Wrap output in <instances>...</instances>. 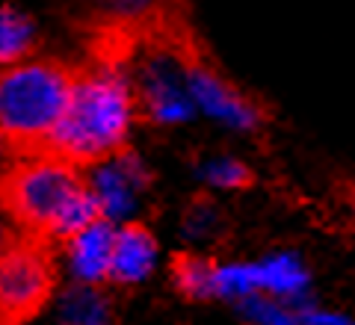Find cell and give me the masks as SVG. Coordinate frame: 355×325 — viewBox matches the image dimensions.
I'll use <instances>...</instances> for the list:
<instances>
[{"label":"cell","instance_id":"13","mask_svg":"<svg viewBox=\"0 0 355 325\" xmlns=\"http://www.w3.org/2000/svg\"><path fill=\"white\" fill-rule=\"evenodd\" d=\"M36 42L39 30L24 9H18L15 3H6L0 9V60L3 65L36 57Z\"/></svg>","mask_w":355,"mask_h":325},{"label":"cell","instance_id":"8","mask_svg":"<svg viewBox=\"0 0 355 325\" xmlns=\"http://www.w3.org/2000/svg\"><path fill=\"white\" fill-rule=\"evenodd\" d=\"M119 225L110 219H95L92 225L77 231L74 237L60 243V266L74 284L110 287L113 272V249H116Z\"/></svg>","mask_w":355,"mask_h":325},{"label":"cell","instance_id":"4","mask_svg":"<svg viewBox=\"0 0 355 325\" xmlns=\"http://www.w3.org/2000/svg\"><path fill=\"white\" fill-rule=\"evenodd\" d=\"M62 266L53 243L9 225L0 249V322L27 325L53 305Z\"/></svg>","mask_w":355,"mask_h":325},{"label":"cell","instance_id":"14","mask_svg":"<svg viewBox=\"0 0 355 325\" xmlns=\"http://www.w3.org/2000/svg\"><path fill=\"white\" fill-rule=\"evenodd\" d=\"M196 181L207 193H240V189H249L254 184V172L240 157L219 154V157H207V160L196 163Z\"/></svg>","mask_w":355,"mask_h":325},{"label":"cell","instance_id":"6","mask_svg":"<svg viewBox=\"0 0 355 325\" xmlns=\"http://www.w3.org/2000/svg\"><path fill=\"white\" fill-rule=\"evenodd\" d=\"M83 172L104 219L116 222V225L137 219L139 204L151 189V177H154L148 163L142 160V154H137L128 145L125 151L104 157V160L86 166Z\"/></svg>","mask_w":355,"mask_h":325},{"label":"cell","instance_id":"15","mask_svg":"<svg viewBox=\"0 0 355 325\" xmlns=\"http://www.w3.org/2000/svg\"><path fill=\"white\" fill-rule=\"evenodd\" d=\"M89 6L121 27H157L169 12V0H89Z\"/></svg>","mask_w":355,"mask_h":325},{"label":"cell","instance_id":"11","mask_svg":"<svg viewBox=\"0 0 355 325\" xmlns=\"http://www.w3.org/2000/svg\"><path fill=\"white\" fill-rule=\"evenodd\" d=\"M261 293L287 299L293 305H302L311 299V272L308 263L296 252H272L258 261Z\"/></svg>","mask_w":355,"mask_h":325},{"label":"cell","instance_id":"2","mask_svg":"<svg viewBox=\"0 0 355 325\" xmlns=\"http://www.w3.org/2000/svg\"><path fill=\"white\" fill-rule=\"evenodd\" d=\"M139 118V100L128 65L119 60L92 62L77 69L71 100L44 148L86 169L125 151Z\"/></svg>","mask_w":355,"mask_h":325},{"label":"cell","instance_id":"3","mask_svg":"<svg viewBox=\"0 0 355 325\" xmlns=\"http://www.w3.org/2000/svg\"><path fill=\"white\" fill-rule=\"evenodd\" d=\"M77 69L60 60L30 57L3 65L0 74V130L6 154L44 148L71 100Z\"/></svg>","mask_w":355,"mask_h":325},{"label":"cell","instance_id":"19","mask_svg":"<svg viewBox=\"0 0 355 325\" xmlns=\"http://www.w3.org/2000/svg\"><path fill=\"white\" fill-rule=\"evenodd\" d=\"M299 325H355V319H349L347 313L320 308L317 301L311 299L302 305V310H299Z\"/></svg>","mask_w":355,"mask_h":325},{"label":"cell","instance_id":"12","mask_svg":"<svg viewBox=\"0 0 355 325\" xmlns=\"http://www.w3.org/2000/svg\"><path fill=\"white\" fill-rule=\"evenodd\" d=\"M172 284L190 301H214V272L216 257L205 252H181L169 266Z\"/></svg>","mask_w":355,"mask_h":325},{"label":"cell","instance_id":"10","mask_svg":"<svg viewBox=\"0 0 355 325\" xmlns=\"http://www.w3.org/2000/svg\"><path fill=\"white\" fill-rule=\"evenodd\" d=\"M53 317L57 325H113L116 308L107 287L69 281L53 299Z\"/></svg>","mask_w":355,"mask_h":325},{"label":"cell","instance_id":"17","mask_svg":"<svg viewBox=\"0 0 355 325\" xmlns=\"http://www.w3.org/2000/svg\"><path fill=\"white\" fill-rule=\"evenodd\" d=\"M302 305H293V301L270 296V293H252L243 301H237L234 310L240 313V319L249 325H299V310H302Z\"/></svg>","mask_w":355,"mask_h":325},{"label":"cell","instance_id":"1","mask_svg":"<svg viewBox=\"0 0 355 325\" xmlns=\"http://www.w3.org/2000/svg\"><path fill=\"white\" fill-rule=\"evenodd\" d=\"M3 207L9 225L53 245L101 219L86 172L48 148L9 154L3 172Z\"/></svg>","mask_w":355,"mask_h":325},{"label":"cell","instance_id":"16","mask_svg":"<svg viewBox=\"0 0 355 325\" xmlns=\"http://www.w3.org/2000/svg\"><path fill=\"white\" fill-rule=\"evenodd\" d=\"M261 293L258 261H219L214 272V301H231L237 305L246 296Z\"/></svg>","mask_w":355,"mask_h":325},{"label":"cell","instance_id":"7","mask_svg":"<svg viewBox=\"0 0 355 325\" xmlns=\"http://www.w3.org/2000/svg\"><path fill=\"white\" fill-rule=\"evenodd\" d=\"M187 83L196 104V113L210 121H216L225 130L234 133H254L263 125V109L252 95H246L240 86H234L216 65H210L202 57H193L187 62Z\"/></svg>","mask_w":355,"mask_h":325},{"label":"cell","instance_id":"18","mask_svg":"<svg viewBox=\"0 0 355 325\" xmlns=\"http://www.w3.org/2000/svg\"><path fill=\"white\" fill-rule=\"evenodd\" d=\"M222 228H225L222 210L207 195L190 201L181 216V234L196 245H210L222 234Z\"/></svg>","mask_w":355,"mask_h":325},{"label":"cell","instance_id":"5","mask_svg":"<svg viewBox=\"0 0 355 325\" xmlns=\"http://www.w3.org/2000/svg\"><path fill=\"white\" fill-rule=\"evenodd\" d=\"M187 62L190 53L172 44H154L139 53L130 69L133 89L139 100V116L154 128H184L198 116L190 83H187Z\"/></svg>","mask_w":355,"mask_h":325},{"label":"cell","instance_id":"9","mask_svg":"<svg viewBox=\"0 0 355 325\" xmlns=\"http://www.w3.org/2000/svg\"><path fill=\"white\" fill-rule=\"evenodd\" d=\"M160 266V240L142 219H133L119 225L116 249H113V272H110V287H139L157 272Z\"/></svg>","mask_w":355,"mask_h":325}]
</instances>
